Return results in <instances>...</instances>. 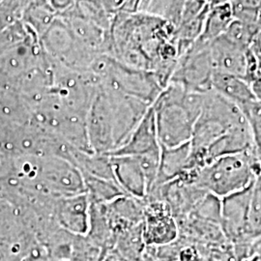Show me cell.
<instances>
[{
    "label": "cell",
    "mask_w": 261,
    "mask_h": 261,
    "mask_svg": "<svg viewBox=\"0 0 261 261\" xmlns=\"http://www.w3.org/2000/svg\"><path fill=\"white\" fill-rule=\"evenodd\" d=\"M204 94L190 91L173 82L161 92L152 105L161 147L173 148L191 141Z\"/></svg>",
    "instance_id": "cell-1"
},
{
    "label": "cell",
    "mask_w": 261,
    "mask_h": 261,
    "mask_svg": "<svg viewBox=\"0 0 261 261\" xmlns=\"http://www.w3.org/2000/svg\"><path fill=\"white\" fill-rule=\"evenodd\" d=\"M253 158L252 149L214 159L200 169L196 185L221 199L242 192L254 183Z\"/></svg>",
    "instance_id": "cell-2"
},
{
    "label": "cell",
    "mask_w": 261,
    "mask_h": 261,
    "mask_svg": "<svg viewBox=\"0 0 261 261\" xmlns=\"http://www.w3.org/2000/svg\"><path fill=\"white\" fill-rule=\"evenodd\" d=\"M100 85L115 88L150 106L164 90L152 72L123 65L111 56Z\"/></svg>",
    "instance_id": "cell-3"
},
{
    "label": "cell",
    "mask_w": 261,
    "mask_h": 261,
    "mask_svg": "<svg viewBox=\"0 0 261 261\" xmlns=\"http://www.w3.org/2000/svg\"><path fill=\"white\" fill-rule=\"evenodd\" d=\"M209 47L210 45L196 40L188 51L178 58L177 65L170 82L181 84L188 90L200 93L212 90L214 70Z\"/></svg>",
    "instance_id": "cell-4"
},
{
    "label": "cell",
    "mask_w": 261,
    "mask_h": 261,
    "mask_svg": "<svg viewBox=\"0 0 261 261\" xmlns=\"http://www.w3.org/2000/svg\"><path fill=\"white\" fill-rule=\"evenodd\" d=\"M99 86L107 96L112 110L113 136L115 149H117L130 138L151 106L115 88L105 85Z\"/></svg>",
    "instance_id": "cell-5"
},
{
    "label": "cell",
    "mask_w": 261,
    "mask_h": 261,
    "mask_svg": "<svg viewBox=\"0 0 261 261\" xmlns=\"http://www.w3.org/2000/svg\"><path fill=\"white\" fill-rule=\"evenodd\" d=\"M86 130L94 153L109 154L115 149L112 110L100 86L86 117Z\"/></svg>",
    "instance_id": "cell-6"
},
{
    "label": "cell",
    "mask_w": 261,
    "mask_h": 261,
    "mask_svg": "<svg viewBox=\"0 0 261 261\" xmlns=\"http://www.w3.org/2000/svg\"><path fill=\"white\" fill-rule=\"evenodd\" d=\"M179 237V226L167 202L150 200L144 207L143 240L146 246L158 247L174 242Z\"/></svg>",
    "instance_id": "cell-7"
},
{
    "label": "cell",
    "mask_w": 261,
    "mask_h": 261,
    "mask_svg": "<svg viewBox=\"0 0 261 261\" xmlns=\"http://www.w3.org/2000/svg\"><path fill=\"white\" fill-rule=\"evenodd\" d=\"M90 201L86 193L57 196L54 217L57 224L71 233L86 235L89 229Z\"/></svg>",
    "instance_id": "cell-8"
},
{
    "label": "cell",
    "mask_w": 261,
    "mask_h": 261,
    "mask_svg": "<svg viewBox=\"0 0 261 261\" xmlns=\"http://www.w3.org/2000/svg\"><path fill=\"white\" fill-rule=\"evenodd\" d=\"M160 151L156 115L153 106H151L127 141L107 155L139 157Z\"/></svg>",
    "instance_id": "cell-9"
},
{
    "label": "cell",
    "mask_w": 261,
    "mask_h": 261,
    "mask_svg": "<svg viewBox=\"0 0 261 261\" xmlns=\"http://www.w3.org/2000/svg\"><path fill=\"white\" fill-rule=\"evenodd\" d=\"M73 7L57 16L65 21L81 45L98 55L111 56L112 45L110 31H105L93 22L77 15Z\"/></svg>",
    "instance_id": "cell-10"
},
{
    "label": "cell",
    "mask_w": 261,
    "mask_h": 261,
    "mask_svg": "<svg viewBox=\"0 0 261 261\" xmlns=\"http://www.w3.org/2000/svg\"><path fill=\"white\" fill-rule=\"evenodd\" d=\"M209 49L214 73L237 75L246 80L248 49L234 45L223 35L210 44Z\"/></svg>",
    "instance_id": "cell-11"
},
{
    "label": "cell",
    "mask_w": 261,
    "mask_h": 261,
    "mask_svg": "<svg viewBox=\"0 0 261 261\" xmlns=\"http://www.w3.org/2000/svg\"><path fill=\"white\" fill-rule=\"evenodd\" d=\"M116 183L127 196L143 200L147 196V182L140 161L133 156H110Z\"/></svg>",
    "instance_id": "cell-12"
},
{
    "label": "cell",
    "mask_w": 261,
    "mask_h": 261,
    "mask_svg": "<svg viewBox=\"0 0 261 261\" xmlns=\"http://www.w3.org/2000/svg\"><path fill=\"white\" fill-rule=\"evenodd\" d=\"M41 47L51 59L64 62L77 47L79 42L65 21L57 16L44 35L40 38Z\"/></svg>",
    "instance_id": "cell-13"
},
{
    "label": "cell",
    "mask_w": 261,
    "mask_h": 261,
    "mask_svg": "<svg viewBox=\"0 0 261 261\" xmlns=\"http://www.w3.org/2000/svg\"><path fill=\"white\" fill-rule=\"evenodd\" d=\"M190 156V142L173 148L161 147V160L158 176L151 190L176 180L187 168Z\"/></svg>",
    "instance_id": "cell-14"
},
{
    "label": "cell",
    "mask_w": 261,
    "mask_h": 261,
    "mask_svg": "<svg viewBox=\"0 0 261 261\" xmlns=\"http://www.w3.org/2000/svg\"><path fill=\"white\" fill-rule=\"evenodd\" d=\"M212 90L239 108L256 100L252 85L244 77L237 75L214 73Z\"/></svg>",
    "instance_id": "cell-15"
},
{
    "label": "cell",
    "mask_w": 261,
    "mask_h": 261,
    "mask_svg": "<svg viewBox=\"0 0 261 261\" xmlns=\"http://www.w3.org/2000/svg\"><path fill=\"white\" fill-rule=\"evenodd\" d=\"M233 19V6L231 3L211 5L206 17L202 33L197 40L210 45L216 39L224 34Z\"/></svg>",
    "instance_id": "cell-16"
},
{
    "label": "cell",
    "mask_w": 261,
    "mask_h": 261,
    "mask_svg": "<svg viewBox=\"0 0 261 261\" xmlns=\"http://www.w3.org/2000/svg\"><path fill=\"white\" fill-rule=\"evenodd\" d=\"M185 0H141L138 13H145L172 24L177 28L181 21Z\"/></svg>",
    "instance_id": "cell-17"
},
{
    "label": "cell",
    "mask_w": 261,
    "mask_h": 261,
    "mask_svg": "<svg viewBox=\"0 0 261 261\" xmlns=\"http://www.w3.org/2000/svg\"><path fill=\"white\" fill-rule=\"evenodd\" d=\"M25 25L39 39L44 35L57 18L56 11L49 6L47 0H31L25 10Z\"/></svg>",
    "instance_id": "cell-18"
},
{
    "label": "cell",
    "mask_w": 261,
    "mask_h": 261,
    "mask_svg": "<svg viewBox=\"0 0 261 261\" xmlns=\"http://www.w3.org/2000/svg\"><path fill=\"white\" fill-rule=\"evenodd\" d=\"M73 9L84 19L93 22L105 31H110L112 28L113 16L105 9L101 2L90 0H76Z\"/></svg>",
    "instance_id": "cell-19"
},
{
    "label": "cell",
    "mask_w": 261,
    "mask_h": 261,
    "mask_svg": "<svg viewBox=\"0 0 261 261\" xmlns=\"http://www.w3.org/2000/svg\"><path fill=\"white\" fill-rule=\"evenodd\" d=\"M247 237L250 243L261 237V184L257 182H254L252 186L248 214Z\"/></svg>",
    "instance_id": "cell-20"
},
{
    "label": "cell",
    "mask_w": 261,
    "mask_h": 261,
    "mask_svg": "<svg viewBox=\"0 0 261 261\" xmlns=\"http://www.w3.org/2000/svg\"><path fill=\"white\" fill-rule=\"evenodd\" d=\"M258 30V24L246 23L241 20L234 19L223 36L233 43L234 45L242 47L244 49H249L252 39Z\"/></svg>",
    "instance_id": "cell-21"
},
{
    "label": "cell",
    "mask_w": 261,
    "mask_h": 261,
    "mask_svg": "<svg viewBox=\"0 0 261 261\" xmlns=\"http://www.w3.org/2000/svg\"><path fill=\"white\" fill-rule=\"evenodd\" d=\"M252 132L253 150L261 159V102L254 100L240 108Z\"/></svg>",
    "instance_id": "cell-22"
},
{
    "label": "cell",
    "mask_w": 261,
    "mask_h": 261,
    "mask_svg": "<svg viewBox=\"0 0 261 261\" xmlns=\"http://www.w3.org/2000/svg\"><path fill=\"white\" fill-rule=\"evenodd\" d=\"M211 3L207 0H185L180 24L186 23L192 19H196L204 11L209 9Z\"/></svg>",
    "instance_id": "cell-23"
},
{
    "label": "cell",
    "mask_w": 261,
    "mask_h": 261,
    "mask_svg": "<svg viewBox=\"0 0 261 261\" xmlns=\"http://www.w3.org/2000/svg\"><path fill=\"white\" fill-rule=\"evenodd\" d=\"M47 2L56 11L57 15H60L71 9L75 5L76 0H47Z\"/></svg>",
    "instance_id": "cell-24"
},
{
    "label": "cell",
    "mask_w": 261,
    "mask_h": 261,
    "mask_svg": "<svg viewBox=\"0 0 261 261\" xmlns=\"http://www.w3.org/2000/svg\"><path fill=\"white\" fill-rule=\"evenodd\" d=\"M256 56H261V28L256 32L249 47Z\"/></svg>",
    "instance_id": "cell-25"
},
{
    "label": "cell",
    "mask_w": 261,
    "mask_h": 261,
    "mask_svg": "<svg viewBox=\"0 0 261 261\" xmlns=\"http://www.w3.org/2000/svg\"><path fill=\"white\" fill-rule=\"evenodd\" d=\"M250 255H252L257 260L261 261V237L252 243L250 249Z\"/></svg>",
    "instance_id": "cell-26"
},
{
    "label": "cell",
    "mask_w": 261,
    "mask_h": 261,
    "mask_svg": "<svg viewBox=\"0 0 261 261\" xmlns=\"http://www.w3.org/2000/svg\"><path fill=\"white\" fill-rule=\"evenodd\" d=\"M252 91L255 96V99L261 102V79L253 82L252 84Z\"/></svg>",
    "instance_id": "cell-27"
},
{
    "label": "cell",
    "mask_w": 261,
    "mask_h": 261,
    "mask_svg": "<svg viewBox=\"0 0 261 261\" xmlns=\"http://www.w3.org/2000/svg\"><path fill=\"white\" fill-rule=\"evenodd\" d=\"M258 27L261 28V8L259 10V13H258Z\"/></svg>",
    "instance_id": "cell-28"
},
{
    "label": "cell",
    "mask_w": 261,
    "mask_h": 261,
    "mask_svg": "<svg viewBox=\"0 0 261 261\" xmlns=\"http://www.w3.org/2000/svg\"><path fill=\"white\" fill-rule=\"evenodd\" d=\"M90 1H95V2H101V3H102V0H90Z\"/></svg>",
    "instance_id": "cell-29"
},
{
    "label": "cell",
    "mask_w": 261,
    "mask_h": 261,
    "mask_svg": "<svg viewBox=\"0 0 261 261\" xmlns=\"http://www.w3.org/2000/svg\"><path fill=\"white\" fill-rule=\"evenodd\" d=\"M207 1H209V2H210V3H211V0H207Z\"/></svg>",
    "instance_id": "cell-30"
}]
</instances>
